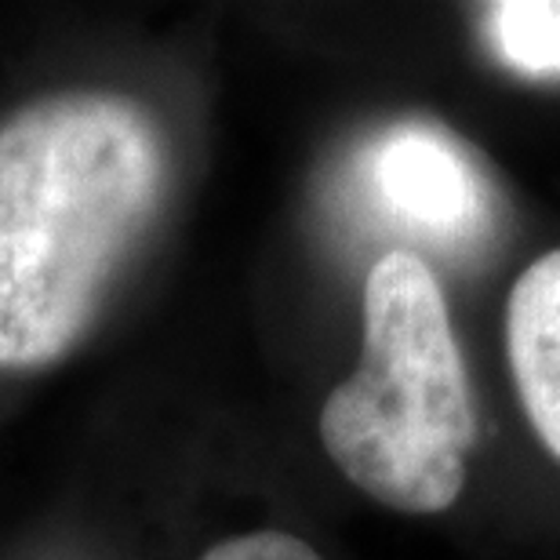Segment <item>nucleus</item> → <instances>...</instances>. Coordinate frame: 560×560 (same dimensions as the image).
Instances as JSON below:
<instances>
[{"mask_svg": "<svg viewBox=\"0 0 560 560\" xmlns=\"http://www.w3.org/2000/svg\"><path fill=\"white\" fill-rule=\"evenodd\" d=\"M200 560H320V553L288 532H248L211 546Z\"/></svg>", "mask_w": 560, "mask_h": 560, "instance_id": "obj_6", "label": "nucleus"}, {"mask_svg": "<svg viewBox=\"0 0 560 560\" xmlns=\"http://www.w3.org/2000/svg\"><path fill=\"white\" fill-rule=\"evenodd\" d=\"M506 357L524 416L560 463V248L539 255L510 291Z\"/></svg>", "mask_w": 560, "mask_h": 560, "instance_id": "obj_4", "label": "nucleus"}, {"mask_svg": "<svg viewBox=\"0 0 560 560\" xmlns=\"http://www.w3.org/2000/svg\"><path fill=\"white\" fill-rule=\"evenodd\" d=\"M372 186L389 215L430 241H469L485 226L480 172L444 128L386 131L372 150Z\"/></svg>", "mask_w": 560, "mask_h": 560, "instance_id": "obj_3", "label": "nucleus"}, {"mask_svg": "<svg viewBox=\"0 0 560 560\" xmlns=\"http://www.w3.org/2000/svg\"><path fill=\"white\" fill-rule=\"evenodd\" d=\"M164 186L161 128L128 95L59 92L0 120V372L84 339Z\"/></svg>", "mask_w": 560, "mask_h": 560, "instance_id": "obj_1", "label": "nucleus"}, {"mask_svg": "<svg viewBox=\"0 0 560 560\" xmlns=\"http://www.w3.org/2000/svg\"><path fill=\"white\" fill-rule=\"evenodd\" d=\"M317 430L339 474L389 510L441 513L463 495L474 389L422 255L397 248L372 266L361 364L324 400Z\"/></svg>", "mask_w": 560, "mask_h": 560, "instance_id": "obj_2", "label": "nucleus"}, {"mask_svg": "<svg viewBox=\"0 0 560 560\" xmlns=\"http://www.w3.org/2000/svg\"><path fill=\"white\" fill-rule=\"evenodd\" d=\"M495 55L524 77H560V0H502L485 15Z\"/></svg>", "mask_w": 560, "mask_h": 560, "instance_id": "obj_5", "label": "nucleus"}]
</instances>
